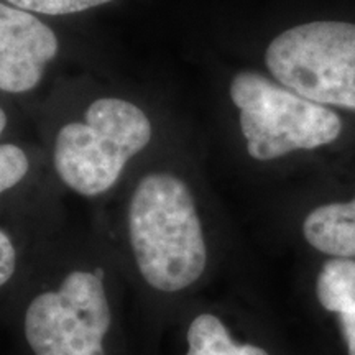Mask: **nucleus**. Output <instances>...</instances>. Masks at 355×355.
<instances>
[{
    "label": "nucleus",
    "mask_w": 355,
    "mask_h": 355,
    "mask_svg": "<svg viewBox=\"0 0 355 355\" xmlns=\"http://www.w3.org/2000/svg\"><path fill=\"white\" fill-rule=\"evenodd\" d=\"M128 234L141 277L158 291L196 283L207 252L193 194L170 173L141 178L128 207Z\"/></svg>",
    "instance_id": "f257e3e1"
},
{
    "label": "nucleus",
    "mask_w": 355,
    "mask_h": 355,
    "mask_svg": "<svg viewBox=\"0 0 355 355\" xmlns=\"http://www.w3.org/2000/svg\"><path fill=\"white\" fill-rule=\"evenodd\" d=\"M152 140V123L132 102L104 97L86 110V122L58 132L55 168L66 186L97 196L117 183L123 166Z\"/></svg>",
    "instance_id": "f03ea898"
},
{
    "label": "nucleus",
    "mask_w": 355,
    "mask_h": 355,
    "mask_svg": "<svg viewBox=\"0 0 355 355\" xmlns=\"http://www.w3.org/2000/svg\"><path fill=\"white\" fill-rule=\"evenodd\" d=\"M241 110V128L252 158L268 162L296 150L329 145L343 132L334 110L255 71H241L230 83Z\"/></svg>",
    "instance_id": "7ed1b4c3"
},
{
    "label": "nucleus",
    "mask_w": 355,
    "mask_h": 355,
    "mask_svg": "<svg viewBox=\"0 0 355 355\" xmlns=\"http://www.w3.org/2000/svg\"><path fill=\"white\" fill-rule=\"evenodd\" d=\"M265 63L279 84L322 105L355 110V25L311 21L268 44Z\"/></svg>",
    "instance_id": "20e7f679"
},
{
    "label": "nucleus",
    "mask_w": 355,
    "mask_h": 355,
    "mask_svg": "<svg viewBox=\"0 0 355 355\" xmlns=\"http://www.w3.org/2000/svg\"><path fill=\"white\" fill-rule=\"evenodd\" d=\"M110 308L102 278L73 272L56 291L38 295L25 314V336L35 355H104Z\"/></svg>",
    "instance_id": "39448f33"
},
{
    "label": "nucleus",
    "mask_w": 355,
    "mask_h": 355,
    "mask_svg": "<svg viewBox=\"0 0 355 355\" xmlns=\"http://www.w3.org/2000/svg\"><path fill=\"white\" fill-rule=\"evenodd\" d=\"M56 53L58 38L50 26L30 12L0 2V91L33 89Z\"/></svg>",
    "instance_id": "423d86ee"
},
{
    "label": "nucleus",
    "mask_w": 355,
    "mask_h": 355,
    "mask_svg": "<svg viewBox=\"0 0 355 355\" xmlns=\"http://www.w3.org/2000/svg\"><path fill=\"white\" fill-rule=\"evenodd\" d=\"M304 239L331 257L355 259V199L319 206L306 216Z\"/></svg>",
    "instance_id": "0eeeda50"
},
{
    "label": "nucleus",
    "mask_w": 355,
    "mask_h": 355,
    "mask_svg": "<svg viewBox=\"0 0 355 355\" xmlns=\"http://www.w3.org/2000/svg\"><path fill=\"white\" fill-rule=\"evenodd\" d=\"M316 295L324 309L343 314L355 313V260H327L319 272Z\"/></svg>",
    "instance_id": "6e6552de"
},
{
    "label": "nucleus",
    "mask_w": 355,
    "mask_h": 355,
    "mask_svg": "<svg viewBox=\"0 0 355 355\" xmlns=\"http://www.w3.org/2000/svg\"><path fill=\"white\" fill-rule=\"evenodd\" d=\"M186 355H268L266 350L252 344H235L227 329L212 314H199L188 329Z\"/></svg>",
    "instance_id": "1a4fd4ad"
},
{
    "label": "nucleus",
    "mask_w": 355,
    "mask_h": 355,
    "mask_svg": "<svg viewBox=\"0 0 355 355\" xmlns=\"http://www.w3.org/2000/svg\"><path fill=\"white\" fill-rule=\"evenodd\" d=\"M13 7L26 12H38L44 15H68L87 8H94L112 0H7Z\"/></svg>",
    "instance_id": "9d476101"
},
{
    "label": "nucleus",
    "mask_w": 355,
    "mask_h": 355,
    "mask_svg": "<svg viewBox=\"0 0 355 355\" xmlns=\"http://www.w3.org/2000/svg\"><path fill=\"white\" fill-rule=\"evenodd\" d=\"M28 171V158L17 145H0V193L13 188Z\"/></svg>",
    "instance_id": "9b49d317"
},
{
    "label": "nucleus",
    "mask_w": 355,
    "mask_h": 355,
    "mask_svg": "<svg viewBox=\"0 0 355 355\" xmlns=\"http://www.w3.org/2000/svg\"><path fill=\"white\" fill-rule=\"evenodd\" d=\"M17 266V254L15 247L10 241V237L0 230V286L6 285L12 278Z\"/></svg>",
    "instance_id": "f8f14e48"
},
{
    "label": "nucleus",
    "mask_w": 355,
    "mask_h": 355,
    "mask_svg": "<svg viewBox=\"0 0 355 355\" xmlns=\"http://www.w3.org/2000/svg\"><path fill=\"white\" fill-rule=\"evenodd\" d=\"M340 327H343V336L347 343L349 355H355V313L343 314L339 316Z\"/></svg>",
    "instance_id": "ddd939ff"
},
{
    "label": "nucleus",
    "mask_w": 355,
    "mask_h": 355,
    "mask_svg": "<svg viewBox=\"0 0 355 355\" xmlns=\"http://www.w3.org/2000/svg\"><path fill=\"white\" fill-rule=\"evenodd\" d=\"M6 125H7V115L2 109H0V135H2V132H3V128H6Z\"/></svg>",
    "instance_id": "4468645a"
}]
</instances>
